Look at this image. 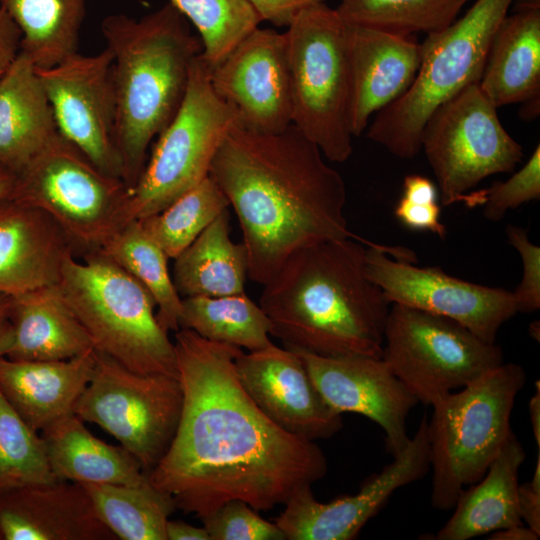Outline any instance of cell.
<instances>
[{"label":"cell","mask_w":540,"mask_h":540,"mask_svg":"<svg viewBox=\"0 0 540 540\" xmlns=\"http://www.w3.org/2000/svg\"><path fill=\"white\" fill-rule=\"evenodd\" d=\"M536 391L529 402V415L537 449H540V385L535 382Z\"/></svg>","instance_id":"obj_47"},{"label":"cell","mask_w":540,"mask_h":540,"mask_svg":"<svg viewBox=\"0 0 540 540\" xmlns=\"http://www.w3.org/2000/svg\"><path fill=\"white\" fill-rule=\"evenodd\" d=\"M235 368L249 397L286 432L315 441L343 427L341 414L325 402L296 352L272 344L242 352Z\"/></svg>","instance_id":"obj_18"},{"label":"cell","mask_w":540,"mask_h":540,"mask_svg":"<svg viewBox=\"0 0 540 540\" xmlns=\"http://www.w3.org/2000/svg\"><path fill=\"white\" fill-rule=\"evenodd\" d=\"M381 358L418 402L431 406L504 362L496 343L460 323L396 303L388 312Z\"/></svg>","instance_id":"obj_11"},{"label":"cell","mask_w":540,"mask_h":540,"mask_svg":"<svg viewBox=\"0 0 540 540\" xmlns=\"http://www.w3.org/2000/svg\"><path fill=\"white\" fill-rule=\"evenodd\" d=\"M73 255L69 238L46 213L12 198L0 201V294L58 284Z\"/></svg>","instance_id":"obj_22"},{"label":"cell","mask_w":540,"mask_h":540,"mask_svg":"<svg viewBox=\"0 0 540 540\" xmlns=\"http://www.w3.org/2000/svg\"><path fill=\"white\" fill-rule=\"evenodd\" d=\"M58 284L96 352L136 373L178 377L174 343L157 320L154 299L110 258L73 255Z\"/></svg>","instance_id":"obj_5"},{"label":"cell","mask_w":540,"mask_h":540,"mask_svg":"<svg viewBox=\"0 0 540 540\" xmlns=\"http://www.w3.org/2000/svg\"><path fill=\"white\" fill-rule=\"evenodd\" d=\"M518 508L522 522L540 534V449L532 479L518 486Z\"/></svg>","instance_id":"obj_43"},{"label":"cell","mask_w":540,"mask_h":540,"mask_svg":"<svg viewBox=\"0 0 540 540\" xmlns=\"http://www.w3.org/2000/svg\"><path fill=\"white\" fill-rule=\"evenodd\" d=\"M95 354L92 376L74 414L116 438L148 474L167 452L179 424L183 405L179 379L136 373Z\"/></svg>","instance_id":"obj_12"},{"label":"cell","mask_w":540,"mask_h":540,"mask_svg":"<svg viewBox=\"0 0 540 540\" xmlns=\"http://www.w3.org/2000/svg\"><path fill=\"white\" fill-rule=\"evenodd\" d=\"M103 524L122 540H167L166 524L177 508L173 498L142 485H82Z\"/></svg>","instance_id":"obj_33"},{"label":"cell","mask_w":540,"mask_h":540,"mask_svg":"<svg viewBox=\"0 0 540 540\" xmlns=\"http://www.w3.org/2000/svg\"><path fill=\"white\" fill-rule=\"evenodd\" d=\"M0 540H2L1 535H0Z\"/></svg>","instance_id":"obj_51"},{"label":"cell","mask_w":540,"mask_h":540,"mask_svg":"<svg viewBox=\"0 0 540 540\" xmlns=\"http://www.w3.org/2000/svg\"><path fill=\"white\" fill-rule=\"evenodd\" d=\"M174 260L172 279L181 298L245 293L248 255L230 237L228 208Z\"/></svg>","instance_id":"obj_29"},{"label":"cell","mask_w":540,"mask_h":540,"mask_svg":"<svg viewBox=\"0 0 540 540\" xmlns=\"http://www.w3.org/2000/svg\"><path fill=\"white\" fill-rule=\"evenodd\" d=\"M11 307V296L0 294V356L9 331V316Z\"/></svg>","instance_id":"obj_48"},{"label":"cell","mask_w":540,"mask_h":540,"mask_svg":"<svg viewBox=\"0 0 540 540\" xmlns=\"http://www.w3.org/2000/svg\"><path fill=\"white\" fill-rule=\"evenodd\" d=\"M525 457L523 446L513 433L483 477L460 492L453 514L433 538L468 540L522 524L518 478Z\"/></svg>","instance_id":"obj_27"},{"label":"cell","mask_w":540,"mask_h":540,"mask_svg":"<svg viewBox=\"0 0 540 540\" xmlns=\"http://www.w3.org/2000/svg\"><path fill=\"white\" fill-rule=\"evenodd\" d=\"M74 413L42 430L48 460L58 480L84 484L142 485L148 474L121 445L107 444Z\"/></svg>","instance_id":"obj_28"},{"label":"cell","mask_w":540,"mask_h":540,"mask_svg":"<svg viewBox=\"0 0 540 540\" xmlns=\"http://www.w3.org/2000/svg\"><path fill=\"white\" fill-rule=\"evenodd\" d=\"M430 469L428 418L422 417L412 438L393 461L360 491L327 503L315 499L311 485L286 501L276 525L289 540H351L400 487L421 479Z\"/></svg>","instance_id":"obj_16"},{"label":"cell","mask_w":540,"mask_h":540,"mask_svg":"<svg viewBox=\"0 0 540 540\" xmlns=\"http://www.w3.org/2000/svg\"><path fill=\"white\" fill-rule=\"evenodd\" d=\"M135 278L156 304L157 320L167 332L178 331L182 298L168 269V257L138 220L117 230L99 251Z\"/></svg>","instance_id":"obj_32"},{"label":"cell","mask_w":540,"mask_h":540,"mask_svg":"<svg viewBox=\"0 0 540 540\" xmlns=\"http://www.w3.org/2000/svg\"><path fill=\"white\" fill-rule=\"evenodd\" d=\"M56 480L42 436L21 418L0 390V492Z\"/></svg>","instance_id":"obj_37"},{"label":"cell","mask_w":540,"mask_h":540,"mask_svg":"<svg viewBox=\"0 0 540 540\" xmlns=\"http://www.w3.org/2000/svg\"><path fill=\"white\" fill-rule=\"evenodd\" d=\"M505 233L523 266L522 280L513 291L517 311L535 312L540 308V247L530 241L527 230L520 226L509 224Z\"/></svg>","instance_id":"obj_41"},{"label":"cell","mask_w":540,"mask_h":540,"mask_svg":"<svg viewBox=\"0 0 540 540\" xmlns=\"http://www.w3.org/2000/svg\"><path fill=\"white\" fill-rule=\"evenodd\" d=\"M111 66L112 54L105 47L97 54L77 52L50 68L36 69L58 133L103 172L122 179Z\"/></svg>","instance_id":"obj_15"},{"label":"cell","mask_w":540,"mask_h":540,"mask_svg":"<svg viewBox=\"0 0 540 540\" xmlns=\"http://www.w3.org/2000/svg\"><path fill=\"white\" fill-rule=\"evenodd\" d=\"M210 540H284L282 530L246 502L233 499L201 519Z\"/></svg>","instance_id":"obj_39"},{"label":"cell","mask_w":540,"mask_h":540,"mask_svg":"<svg viewBox=\"0 0 540 540\" xmlns=\"http://www.w3.org/2000/svg\"><path fill=\"white\" fill-rule=\"evenodd\" d=\"M100 27L112 54L116 145L122 179L130 189L144 168L151 142L184 101L202 43L169 3L139 19L108 15Z\"/></svg>","instance_id":"obj_4"},{"label":"cell","mask_w":540,"mask_h":540,"mask_svg":"<svg viewBox=\"0 0 540 540\" xmlns=\"http://www.w3.org/2000/svg\"><path fill=\"white\" fill-rule=\"evenodd\" d=\"M21 51V32L0 7V77Z\"/></svg>","instance_id":"obj_44"},{"label":"cell","mask_w":540,"mask_h":540,"mask_svg":"<svg viewBox=\"0 0 540 540\" xmlns=\"http://www.w3.org/2000/svg\"><path fill=\"white\" fill-rule=\"evenodd\" d=\"M470 0H341L336 11L347 24L400 35L441 31Z\"/></svg>","instance_id":"obj_34"},{"label":"cell","mask_w":540,"mask_h":540,"mask_svg":"<svg viewBox=\"0 0 540 540\" xmlns=\"http://www.w3.org/2000/svg\"><path fill=\"white\" fill-rule=\"evenodd\" d=\"M350 72V125L360 136L377 114L412 85L422 57L415 35H400L346 23Z\"/></svg>","instance_id":"obj_20"},{"label":"cell","mask_w":540,"mask_h":540,"mask_svg":"<svg viewBox=\"0 0 540 540\" xmlns=\"http://www.w3.org/2000/svg\"><path fill=\"white\" fill-rule=\"evenodd\" d=\"M438 197L437 186L429 178L418 174L407 175L403 181V195L394 209V215L409 229L429 231L444 239L447 230L440 220Z\"/></svg>","instance_id":"obj_40"},{"label":"cell","mask_w":540,"mask_h":540,"mask_svg":"<svg viewBox=\"0 0 540 540\" xmlns=\"http://www.w3.org/2000/svg\"><path fill=\"white\" fill-rule=\"evenodd\" d=\"M478 85L496 108L539 102L540 0H522L502 19Z\"/></svg>","instance_id":"obj_25"},{"label":"cell","mask_w":540,"mask_h":540,"mask_svg":"<svg viewBox=\"0 0 540 540\" xmlns=\"http://www.w3.org/2000/svg\"><path fill=\"white\" fill-rule=\"evenodd\" d=\"M200 54L192 63L179 111L156 137L141 174L128 189L123 225L160 212L208 177L219 146L239 123L235 110L214 92L210 68Z\"/></svg>","instance_id":"obj_10"},{"label":"cell","mask_w":540,"mask_h":540,"mask_svg":"<svg viewBox=\"0 0 540 540\" xmlns=\"http://www.w3.org/2000/svg\"><path fill=\"white\" fill-rule=\"evenodd\" d=\"M294 125L265 133L235 125L209 175L233 208L248 255V278L266 284L294 252L356 237L344 209L345 182Z\"/></svg>","instance_id":"obj_2"},{"label":"cell","mask_w":540,"mask_h":540,"mask_svg":"<svg viewBox=\"0 0 540 540\" xmlns=\"http://www.w3.org/2000/svg\"><path fill=\"white\" fill-rule=\"evenodd\" d=\"M210 81L242 127L274 133L292 124L284 33L256 28L210 70Z\"/></svg>","instance_id":"obj_17"},{"label":"cell","mask_w":540,"mask_h":540,"mask_svg":"<svg viewBox=\"0 0 540 540\" xmlns=\"http://www.w3.org/2000/svg\"><path fill=\"white\" fill-rule=\"evenodd\" d=\"M87 0H0L21 32V51L37 69L78 52Z\"/></svg>","instance_id":"obj_30"},{"label":"cell","mask_w":540,"mask_h":540,"mask_svg":"<svg viewBox=\"0 0 540 540\" xmlns=\"http://www.w3.org/2000/svg\"><path fill=\"white\" fill-rule=\"evenodd\" d=\"M229 206L209 175L160 212L138 221L167 257L175 259Z\"/></svg>","instance_id":"obj_35"},{"label":"cell","mask_w":540,"mask_h":540,"mask_svg":"<svg viewBox=\"0 0 540 540\" xmlns=\"http://www.w3.org/2000/svg\"><path fill=\"white\" fill-rule=\"evenodd\" d=\"M352 238L294 252L263 285L259 305L284 348L381 358L391 303L366 274V240Z\"/></svg>","instance_id":"obj_3"},{"label":"cell","mask_w":540,"mask_h":540,"mask_svg":"<svg viewBox=\"0 0 540 540\" xmlns=\"http://www.w3.org/2000/svg\"><path fill=\"white\" fill-rule=\"evenodd\" d=\"M94 349L59 284L11 296L2 356L13 360H67Z\"/></svg>","instance_id":"obj_24"},{"label":"cell","mask_w":540,"mask_h":540,"mask_svg":"<svg viewBox=\"0 0 540 540\" xmlns=\"http://www.w3.org/2000/svg\"><path fill=\"white\" fill-rule=\"evenodd\" d=\"M540 534L524 523L496 530L490 533L489 540H537Z\"/></svg>","instance_id":"obj_46"},{"label":"cell","mask_w":540,"mask_h":540,"mask_svg":"<svg viewBox=\"0 0 540 540\" xmlns=\"http://www.w3.org/2000/svg\"><path fill=\"white\" fill-rule=\"evenodd\" d=\"M525 381L519 364L503 362L432 405L428 444L434 508H453L464 487L486 473L513 434L511 414Z\"/></svg>","instance_id":"obj_6"},{"label":"cell","mask_w":540,"mask_h":540,"mask_svg":"<svg viewBox=\"0 0 540 540\" xmlns=\"http://www.w3.org/2000/svg\"><path fill=\"white\" fill-rule=\"evenodd\" d=\"M179 327L209 341L246 348L249 352L273 344L268 316L245 293L182 298Z\"/></svg>","instance_id":"obj_31"},{"label":"cell","mask_w":540,"mask_h":540,"mask_svg":"<svg viewBox=\"0 0 540 540\" xmlns=\"http://www.w3.org/2000/svg\"><path fill=\"white\" fill-rule=\"evenodd\" d=\"M16 175L0 164V201L9 198L15 183Z\"/></svg>","instance_id":"obj_49"},{"label":"cell","mask_w":540,"mask_h":540,"mask_svg":"<svg viewBox=\"0 0 540 540\" xmlns=\"http://www.w3.org/2000/svg\"><path fill=\"white\" fill-rule=\"evenodd\" d=\"M57 132L37 69L20 51L0 77V164L16 175Z\"/></svg>","instance_id":"obj_26"},{"label":"cell","mask_w":540,"mask_h":540,"mask_svg":"<svg viewBox=\"0 0 540 540\" xmlns=\"http://www.w3.org/2000/svg\"><path fill=\"white\" fill-rule=\"evenodd\" d=\"M497 109L474 83L426 121L420 146L436 178L441 205L464 201L482 180L511 172L522 161L523 148L503 127Z\"/></svg>","instance_id":"obj_13"},{"label":"cell","mask_w":540,"mask_h":540,"mask_svg":"<svg viewBox=\"0 0 540 540\" xmlns=\"http://www.w3.org/2000/svg\"><path fill=\"white\" fill-rule=\"evenodd\" d=\"M528 332H529V335L534 340L539 342V336H540V323H539V320L533 321L532 323L529 324Z\"/></svg>","instance_id":"obj_50"},{"label":"cell","mask_w":540,"mask_h":540,"mask_svg":"<svg viewBox=\"0 0 540 540\" xmlns=\"http://www.w3.org/2000/svg\"><path fill=\"white\" fill-rule=\"evenodd\" d=\"M199 33L201 57L213 69L247 35L260 17L247 0H168Z\"/></svg>","instance_id":"obj_36"},{"label":"cell","mask_w":540,"mask_h":540,"mask_svg":"<svg viewBox=\"0 0 540 540\" xmlns=\"http://www.w3.org/2000/svg\"><path fill=\"white\" fill-rule=\"evenodd\" d=\"M365 270L392 304L452 319L488 343L517 311L513 292L468 282L439 267H418L403 247L365 243Z\"/></svg>","instance_id":"obj_14"},{"label":"cell","mask_w":540,"mask_h":540,"mask_svg":"<svg viewBox=\"0 0 540 540\" xmlns=\"http://www.w3.org/2000/svg\"><path fill=\"white\" fill-rule=\"evenodd\" d=\"M2 540H115L86 489L56 480L0 492Z\"/></svg>","instance_id":"obj_21"},{"label":"cell","mask_w":540,"mask_h":540,"mask_svg":"<svg viewBox=\"0 0 540 540\" xmlns=\"http://www.w3.org/2000/svg\"><path fill=\"white\" fill-rule=\"evenodd\" d=\"M95 350L57 361L13 360L0 356V390L35 431L74 413L95 365Z\"/></svg>","instance_id":"obj_23"},{"label":"cell","mask_w":540,"mask_h":540,"mask_svg":"<svg viewBox=\"0 0 540 540\" xmlns=\"http://www.w3.org/2000/svg\"><path fill=\"white\" fill-rule=\"evenodd\" d=\"M292 125L336 163L353 151L346 23L325 3L301 11L287 26Z\"/></svg>","instance_id":"obj_8"},{"label":"cell","mask_w":540,"mask_h":540,"mask_svg":"<svg viewBox=\"0 0 540 540\" xmlns=\"http://www.w3.org/2000/svg\"><path fill=\"white\" fill-rule=\"evenodd\" d=\"M127 193L122 179L103 172L57 132L16 174L9 198L46 213L85 256L99 252L123 226Z\"/></svg>","instance_id":"obj_9"},{"label":"cell","mask_w":540,"mask_h":540,"mask_svg":"<svg viewBox=\"0 0 540 540\" xmlns=\"http://www.w3.org/2000/svg\"><path fill=\"white\" fill-rule=\"evenodd\" d=\"M173 343L182 412L148 478L177 508L200 519L233 499L269 510L325 476L320 447L273 423L242 387L235 368L241 348L190 329L176 331Z\"/></svg>","instance_id":"obj_1"},{"label":"cell","mask_w":540,"mask_h":540,"mask_svg":"<svg viewBox=\"0 0 540 540\" xmlns=\"http://www.w3.org/2000/svg\"><path fill=\"white\" fill-rule=\"evenodd\" d=\"M540 198V146L537 145L525 165L505 181H496L489 188L468 193L463 202L483 205V216L493 222L524 203Z\"/></svg>","instance_id":"obj_38"},{"label":"cell","mask_w":540,"mask_h":540,"mask_svg":"<svg viewBox=\"0 0 540 540\" xmlns=\"http://www.w3.org/2000/svg\"><path fill=\"white\" fill-rule=\"evenodd\" d=\"M513 1L475 0L463 17L426 35L412 85L376 114L367 137L398 158H414L421 150V132L430 115L479 82L493 35Z\"/></svg>","instance_id":"obj_7"},{"label":"cell","mask_w":540,"mask_h":540,"mask_svg":"<svg viewBox=\"0 0 540 540\" xmlns=\"http://www.w3.org/2000/svg\"><path fill=\"white\" fill-rule=\"evenodd\" d=\"M261 21L275 26H288L304 9L326 0H247Z\"/></svg>","instance_id":"obj_42"},{"label":"cell","mask_w":540,"mask_h":540,"mask_svg":"<svg viewBox=\"0 0 540 540\" xmlns=\"http://www.w3.org/2000/svg\"><path fill=\"white\" fill-rule=\"evenodd\" d=\"M292 351V350H291ZM296 352L325 402L337 413H358L378 424L392 456L409 441L406 420L418 403L382 358L325 357Z\"/></svg>","instance_id":"obj_19"},{"label":"cell","mask_w":540,"mask_h":540,"mask_svg":"<svg viewBox=\"0 0 540 540\" xmlns=\"http://www.w3.org/2000/svg\"><path fill=\"white\" fill-rule=\"evenodd\" d=\"M167 540H210L204 527H196L183 521L168 520L166 524Z\"/></svg>","instance_id":"obj_45"}]
</instances>
